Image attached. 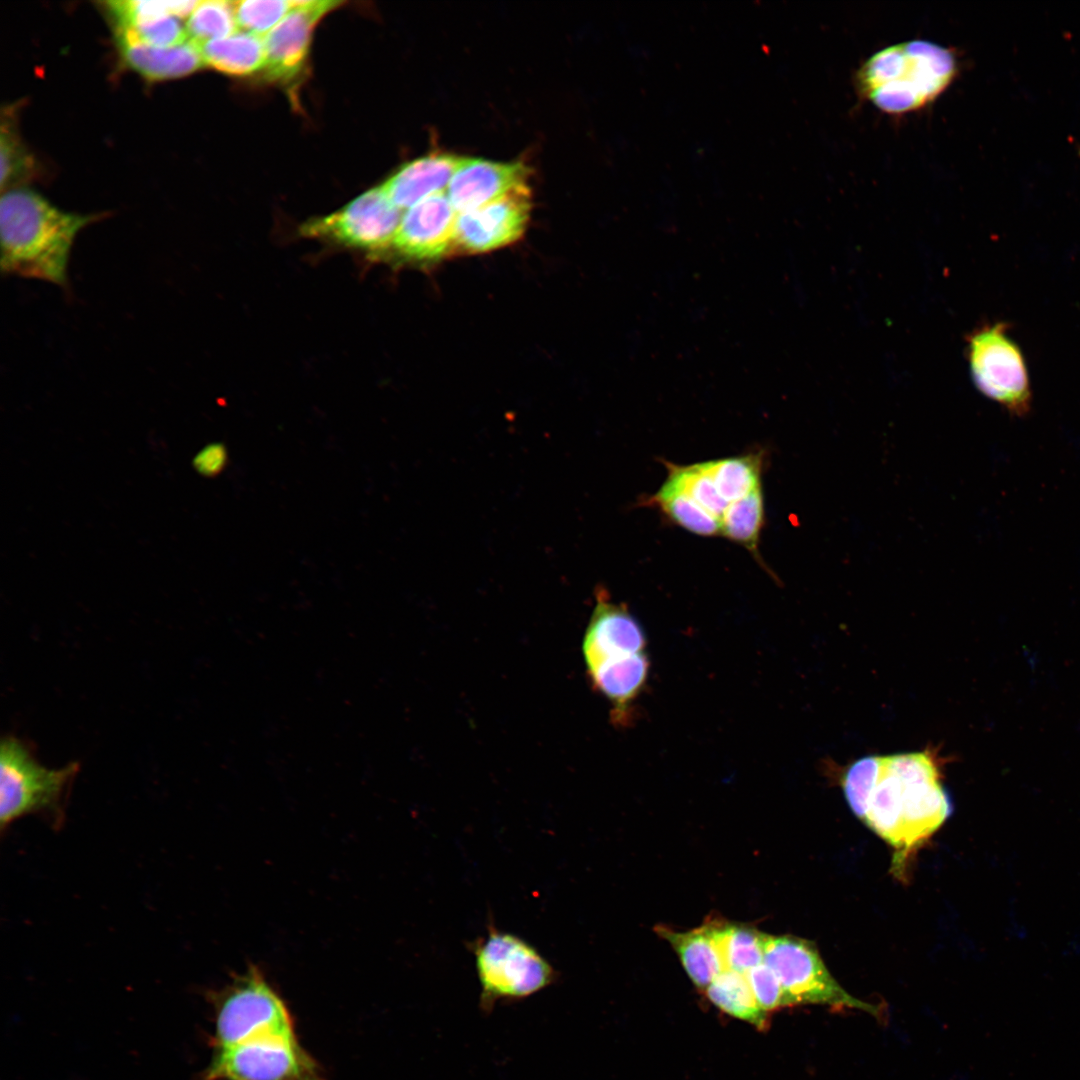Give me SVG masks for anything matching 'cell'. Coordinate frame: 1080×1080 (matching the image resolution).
<instances>
[{
  "instance_id": "4316f807",
  "label": "cell",
  "mask_w": 1080,
  "mask_h": 1080,
  "mask_svg": "<svg viewBox=\"0 0 1080 1080\" xmlns=\"http://www.w3.org/2000/svg\"><path fill=\"white\" fill-rule=\"evenodd\" d=\"M199 1L120 0L105 3L116 29L131 27L157 17L188 18Z\"/></svg>"
},
{
  "instance_id": "30bf717a",
  "label": "cell",
  "mask_w": 1080,
  "mask_h": 1080,
  "mask_svg": "<svg viewBox=\"0 0 1080 1080\" xmlns=\"http://www.w3.org/2000/svg\"><path fill=\"white\" fill-rule=\"evenodd\" d=\"M402 216L401 210L377 186L336 212L306 222L301 232L376 254L392 247Z\"/></svg>"
},
{
  "instance_id": "d6986e66",
  "label": "cell",
  "mask_w": 1080,
  "mask_h": 1080,
  "mask_svg": "<svg viewBox=\"0 0 1080 1080\" xmlns=\"http://www.w3.org/2000/svg\"><path fill=\"white\" fill-rule=\"evenodd\" d=\"M655 930L678 954L683 968L699 989L705 990L726 970L716 938V919H709L702 926L685 932L666 926H657Z\"/></svg>"
},
{
  "instance_id": "7402d4cb",
  "label": "cell",
  "mask_w": 1080,
  "mask_h": 1080,
  "mask_svg": "<svg viewBox=\"0 0 1080 1080\" xmlns=\"http://www.w3.org/2000/svg\"><path fill=\"white\" fill-rule=\"evenodd\" d=\"M705 465L719 495L729 505L761 487V453L709 460Z\"/></svg>"
},
{
  "instance_id": "8992f818",
  "label": "cell",
  "mask_w": 1080,
  "mask_h": 1080,
  "mask_svg": "<svg viewBox=\"0 0 1080 1080\" xmlns=\"http://www.w3.org/2000/svg\"><path fill=\"white\" fill-rule=\"evenodd\" d=\"M763 962L779 980L784 1007L817 1004L881 1016L879 1006L854 997L835 980L815 945L807 940L767 935Z\"/></svg>"
},
{
  "instance_id": "2e32d148",
  "label": "cell",
  "mask_w": 1080,
  "mask_h": 1080,
  "mask_svg": "<svg viewBox=\"0 0 1080 1080\" xmlns=\"http://www.w3.org/2000/svg\"><path fill=\"white\" fill-rule=\"evenodd\" d=\"M451 154H430L410 161L390 176L381 188L400 210L444 193L460 162Z\"/></svg>"
},
{
  "instance_id": "d6a6232c",
  "label": "cell",
  "mask_w": 1080,
  "mask_h": 1080,
  "mask_svg": "<svg viewBox=\"0 0 1080 1080\" xmlns=\"http://www.w3.org/2000/svg\"><path fill=\"white\" fill-rule=\"evenodd\" d=\"M227 453L221 444H211L203 448L194 458L196 470L205 476H214L226 465Z\"/></svg>"
},
{
  "instance_id": "ac0fdd59",
  "label": "cell",
  "mask_w": 1080,
  "mask_h": 1080,
  "mask_svg": "<svg viewBox=\"0 0 1080 1080\" xmlns=\"http://www.w3.org/2000/svg\"><path fill=\"white\" fill-rule=\"evenodd\" d=\"M650 662L646 652L610 658L586 666L592 687L612 705L614 720L624 722L645 687Z\"/></svg>"
},
{
  "instance_id": "836d02e7",
  "label": "cell",
  "mask_w": 1080,
  "mask_h": 1080,
  "mask_svg": "<svg viewBox=\"0 0 1080 1080\" xmlns=\"http://www.w3.org/2000/svg\"><path fill=\"white\" fill-rule=\"evenodd\" d=\"M1079 155H1080V150H1079Z\"/></svg>"
},
{
  "instance_id": "277c9868",
  "label": "cell",
  "mask_w": 1080,
  "mask_h": 1080,
  "mask_svg": "<svg viewBox=\"0 0 1080 1080\" xmlns=\"http://www.w3.org/2000/svg\"><path fill=\"white\" fill-rule=\"evenodd\" d=\"M209 995L215 1014L214 1049L267 1036H295L285 1002L254 965Z\"/></svg>"
},
{
  "instance_id": "7c38bea8",
  "label": "cell",
  "mask_w": 1080,
  "mask_h": 1080,
  "mask_svg": "<svg viewBox=\"0 0 1080 1080\" xmlns=\"http://www.w3.org/2000/svg\"><path fill=\"white\" fill-rule=\"evenodd\" d=\"M341 4L331 0L295 1L293 9L264 36L266 78L279 83L295 80L306 65L316 25Z\"/></svg>"
},
{
  "instance_id": "484cf974",
  "label": "cell",
  "mask_w": 1080,
  "mask_h": 1080,
  "mask_svg": "<svg viewBox=\"0 0 1080 1080\" xmlns=\"http://www.w3.org/2000/svg\"><path fill=\"white\" fill-rule=\"evenodd\" d=\"M188 38L196 44L221 39L238 31L234 2L223 0L199 1L187 18Z\"/></svg>"
},
{
  "instance_id": "9a60e30c",
  "label": "cell",
  "mask_w": 1080,
  "mask_h": 1080,
  "mask_svg": "<svg viewBox=\"0 0 1080 1080\" xmlns=\"http://www.w3.org/2000/svg\"><path fill=\"white\" fill-rule=\"evenodd\" d=\"M530 169L523 162H495L461 158L446 195L460 213L493 201L528 184Z\"/></svg>"
},
{
  "instance_id": "44dd1931",
  "label": "cell",
  "mask_w": 1080,
  "mask_h": 1080,
  "mask_svg": "<svg viewBox=\"0 0 1080 1080\" xmlns=\"http://www.w3.org/2000/svg\"><path fill=\"white\" fill-rule=\"evenodd\" d=\"M708 999L719 1009L763 1029L767 1013L758 1005L746 974L733 970L722 971L704 990Z\"/></svg>"
},
{
  "instance_id": "ba28073f",
  "label": "cell",
  "mask_w": 1080,
  "mask_h": 1080,
  "mask_svg": "<svg viewBox=\"0 0 1080 1080\" xmlns=\"http://www.w3.org/2000/svg\"><path fill=\"white\" fill-rule=\"evenodd\" d=\"M968 360L980 392L1013 415L1029 413L1032 398L1025 359L1004 323L984 325L968 336Z\"/></svg>"
},
{
  "instance_id": "52a82bcc",
  "label": "cell",
  "mask_w": 1080,
  "mask_h": 1080,
  "mask_svg": "<svg viewBox=\"0 0 1080 1080\" xmlns=\"http://www.w3.org/2000/svg\"><path fill=\"white\" fill-rule=\"evenodd\" d=\"M903 788L902 847L896 867L947 819L951 804L940 782L939 759L931 751L884 756Z\"/></svg>"
},
{
  "instance_id": "cb8c5ba5",
  "label": "cell",
  "mask_w": 1080,
  "mask_h": 1080,
  "mask_svg": "<svg viewBox=\"0 0 1080 1080\" xmlns=\"http://www.w3.org/2000/svg\"><path fill=\"white\" fill-rule=\"evenodd\" d=\"M764 525L762 487L730 504L720 523V535L744 546L759 560V542Z\"/></svg>"
},
{
  "instance_id": "3957f363",
  "label": "cell",
  "mask_w": 1080,
  "mask_h": 1080,
  "mask_svg": "<svg viewBox=\"0 0 1080 1080\" xmlns=\"http://www.w3.org/2000/svg\"><path fill=\"white\" fill-rule=\"evenodd\" d=\"M480 983L479 1006L490 1014L500 1001H520L554 984L559 974L521 937L490 926L471 944Z\"/></svg>"
},
{
  "instance_id": "9c48e42d",
  "label": "cell",
  "mask_w": 1080,
  "mask_h": 1080,
  "mask_svg": "<svg viewBox=\"0 0 1080 1080\" xmlns=\"http://www.w3.org/2000/svg\"><path fill=\"white\" fill-rule=\"evenodd\" d=\"M203 1080H325L296 1036H267L215 1049Z\"/></svg>"
},
{
  "instance_id": "6da1fadb",
  "label": "cell",
  "mask_w": 1080,
  "mask_h": 1080,
  "mask_svg": "<svg viewBox=\"0 0 1080 1080\" xmlns=\"http://www.w3.org/2000/svg\"><path fill=\"white\" fill-rule=\"evenodd\" d=\"M103 215L63 211L27 188L0 199L1 271L68 288V264L77 234Z\"/></svg>"
},
{
  "instance_id": "e0dca14e",
  "label": "cell",
  "mask_w": 1080,
  "mask_h": 1080,
  "mask_svg": "<svg viewBox=\"0 0 1080 1080\" xmlns=\"http://www.w3.org/2000/svg\"><path fill=\"white\" fill-rule=\"evenodd\" d=\"M124 62L148 80H168L191 74L204 65L199 46L189 40L172 47H156L116 31Z\"/></svg>"
},
{
  "instance_id": "603a6c76",
  "label": "cell",
  "mask_w": 1080,
  "mask_h": 1080,
  "mask_svg": "<svg viewBox=\"0 0 1080 1080\" xmlns=\"http://www.w3.org/2000/svg\"><path fill=\"white\" fill-rule=\"evenodd\" d=\"M766 937L751 926L716 919V938L725 969L746 974L763 963Z\"/></svg>"
},
{
  "instance_id": "7a4b0ae2",
  "label": "cell",
  "mask_w": 1080,
  "mask_h": 1080,
  "mask_svg": "<svg viewBox=\"0 0 1080 1080\" xmlns=\"http://www.w3.org/2000/svg\"><path fill=\"white\" fill-rule=\"evenodd\" d=\"M958 71L952 50L925 40L886 47L859 69L862 94L881 111L902 114L932 102Z\"/></svg>"
},
{
  "instance_id": "4dcf8cb0",
  "label": "cell",
  "mask_w": 1080,
  "mask_h": 1080,
  "mask_svg": "<svg viewBox=\"0 0 1080 1080\" xmlns=\"http://www.w3.org/2000/svg\"><path fill=\"white\" fill-rule=\"evenodd\" d=\"M129 34L137 40L156 47H172L190 39L179 19L165 15L137 23L124 29H116Z\"/></svg>"
},
{
  "instance_id": "f1b7e54d",
  "label": "cell",
  "mask_w": 1080,
  "mask_h": 1080,
  "mask_svg": "<svg viewBox=\"0 0 1080 1080\" xmlns=\"http://www.w3.org/2000/svg\"><path fill=\"white\" fill-rule=\"evenodd\" d=\"M294 3L282 0L234 1L238 29L264 37L293 9Z\"/></svg>"
},
{
  "instance_id": "1f68e13d",
  "label": "cell",
  "mask_w": 1080,
  "mask_h": 1080,
  "mask_svg": "<svg viewBox=\"0 0 1080 1080\" xmlns=\"http://www.w3.org/2000/svg\"><path fill=\"white\" fill-rule=\"evenodd\" d=\"M753 995L767 1014L784 1007L783 992L779 980L764 962L746 973Z\"/></svg>"
},
{
  "instance_id": "5b68a950",
  "label": "cell",
  "mask_w": 1080,
  "mask_h": 1080,
  "mask_svg": "<svg viewBox=\"0 0 1080 1080\" xmlns=\"http://www.w3.org/2000/svg\"><path fill=\"white\" fill-rule=\"evenodd\" d=\"M79 770L76 762L59 769L42 765L29 746L15 736L0 743V826L29 814L61 817L64 793Z\"/></svg>"
},
{
  "instance_id": "f546056e",
  "label": "cell",
  "mask_w": 1080,
  "mask_h": 1080,
  "mask_svg": "<svg viewBox=\"0 0 1080 1080\" xmlns=\"http://www.w3.org/2000/svg\"><path fill=\"white\" fill-rule=\"evenodd\" d=\"M1 188H15V184L30 176L33 159L24 149L11 124H2L0 136Z\"/></svg>"
},
{
  "instance_id": "4fadbf2b",
  "label": "cell",
  "mask_w": 1080,
  "mask_h": 1080,
  "mask_svg": "<svg viewBox=\"0 0 1080 1080\" xmlns=\"http://www.w3.org/2000/svg\"><path fill=\"white\" fill-rule=\"evenodd\" d=\"M457 215L446 192L420 201L403 214L392 248L414 261H431L452 253Z\"/></svg>"
},
{
  "instance_id": "8fae6325",
  "label": "cell",
  "mask_w": 1080,
  "mask_h": 1080,
  "mask_svg": "<svg viewBox=\"0 0 1080 1080\" xmlns=\"http://www.w3.org/2000/svg\"><path fill=\"white\" fill-rule=\"evenodd\" d=\"M532 207L527 184L457 215L452 253H483L517 241L525 232Z\"/></svg>"
},
{
  "instance_id": "5bb4252c",
  "label": "cell",
  "mask_w": 1080,
  "mask_h": 1080,
  "mask_svg": "<svg viewBox=\"0 0 1080 1080\" xmlns=\"http://www.w3.org/2000/svg\"><path fill=\"white\" fill-rule=\"evenodd\" d=\"M645 632L624 604L612 602L599 590L583 639L586 666L599 661L646 652Z\"/></svg>"
},
{
  "instance_id": "ffe728a7",
  "label": "cell",
  "mask_w": 1080,
  "mask_h": 1080,
  "mask_svg": "<svg viewBox=\"0 0 1080 1080\" xmlns=\"http://www.w3.org/2000/svg\"><path fill=\"white\" fill-rule=\"evenodd\" d=\"M199 46L204 65L232 76H248L265 65L264 37L238 30Z\"/></svg>"
},
{
  "instance_id": "83f0119b",
  "label": "cell",
  "mask_w": 1080,
  "mask_h": 1080,
  "mask_svg": "<svg viewBox=\"0 0 1080 1080\" xmlns=\"http://www.w3.org/2000/svg\"><path fill=\"white\" fill-rule=\"evenodd\" d=\"M881 768L882 756H865L853 762L843 776L842 787L848 805L861 820L866 815Z\"/></svg>"
},
{
  "instance_id": "d4e9b609",
  "label": "cell",
  "mask_w": 1080,
  "mask_h": 1080,
  "mask_svg": "<svg viewBox=\"0 0 1080 1080\" xmlns=\"http://www.w3.org/2000/svg\"><path fill=\"white\" fill-rule=\"evenodd\" d=\"M657 507L672 522L689 532L705 537L720 535V523L689 495L663 483L645 502Z\"/></svg>"
}]
</instances>
